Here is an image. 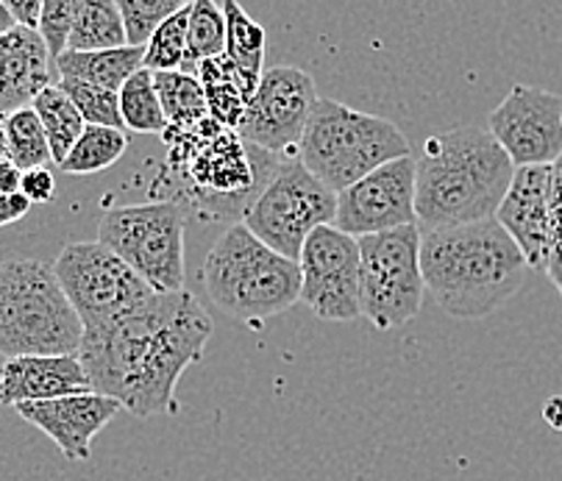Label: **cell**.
<instances>
[{
	"label": "cell",
	"instance_id": "9a60e30c",
	"mask_svg": "<svg viewBox=\"0 0 562 481\" xmlns=\"http://www.w3.org/2000/svg\"><path fill=\"white\" fill-rule=\"evenodd\" d=\"M415 221V156H398L376 167L366 179L337 192L335 223L351 237L393 232Z\"/></svg>",
	"mask_w": 562,
	"mask_h": 481
},
{
	"label": "cell",
	"instance_id": "484cf974",
	"mask_svg": "<svg viewBox=\"0 0 562 481\" xmlns=\"http://www.w3.org/2000/svg\"><path fill=\"white\" fill-rule=\"evenodd\" d=\"M128 148H132V139L123 128L87 125L70 148V154L59 165V170L70 172V176H92V172L109 170L112 165H117Z\"/></svg>",
	"mask_w": 562,
	"mask_h": 481
},
{
	"label": "cell",
	"instance_id": "8d00e7d4",
	"mask_svg": "<svg viewBox=\"0 0 562 481\" xmlns=\"http://www.w3.org/2000/svg\"><path fill=\"white\" fill-rule=\"evenodd\" d=\"M3 3L12 12V18L18 20V25H25V29L40 25V12H43L45 0H3Z\"/></svg>",
	"mask_w": 562,
	"mask_h": 481
},
{
	"label": "cell",
	"instance_id": "4dcf8cb0",
	"mask_svg": "<svg viewBox=\"0 0 562 481\" xmlns=\"http://www.w3.org/2000/svg\"><path fill=\"white\" fill-rule=\"evenodd\" d=\"M59 87L65 96L70 98L78 114L85 118L87 125H112V128H123V118H120V96L117 90H106V87H95V83L76 81V78H61Z\"/></svg>",
	"mask_w": 562,
	"mask_h": 481
},
{
	"label": "cell",
	"instance_id": "836d02e7",
	"mask_svg": "<svg viewBox=\"0 0 562 481\" xmlns=\"http://www.w3.org/2000/svg\"><path fill=\"white\" fill-rule=\"evenodd\" d=\"M546 273L562 295V156L551 165V245Z\"/></svg>",
	"mask_w": 562,
	"mask_h": 481
},
{
	"label": "cell",
	"instance_id": "ac0fdd59",
	"mask_svg": "<svg viewBox=\"0 0 562 481\" xmlns=\"http://www.w3.org/2000/svg\"><path fill=\"white\" fill-rule=\"evenodd\" d=\"M54 70V59L40 31L14 25L0 34V118L31 107L34 98L50 87Z\"/></svg>",
	"mask_w": 562,
	"mask_h": 481
},
{
	"label": "cell",
	"instance_id": "d4e9b609",
	"mask_svg": "<svg viewBox=\"0 0 562 481\" xmlns=\"http://www.w3.org/2000/svg\"><path fill=\"white\" fill-rule=\"evenodd\" d=\"M31 109H34L36 118H40V123H43L45 128L50 161L61 165L65 156L70 154L72 145H76V139L81 137V131L87 128L85 118L78 114V109L72 107V101L65 96V90H61L59 83L45 87V90L34 98Z\"/></svg>",
	"mask_w": 562,
	"mask_h": 481
},
{
	"label": "cell",
	"instance_id": "6da1fadb",
	"mask_svg": "<svg viewBox=\"0 0 562 481\" xmlns=\"http://www.w3.org/2000/svg\"><path fill=\"white\" fill-rule=\"evenodd\" d=\"M212 328L192 292H154L109 326L85 332L76 357L92 390L134 417L168 415L181 373L204 357Z\"/></svg>",
	"mask_w": 562,
	"mask_h": 481
},
{
	"label": "cell",
	"instance_id": "f1b7e54d",
	"mask_svg": "<svg viewBox=\"0 0 562 481\" xmlns=\"http://www.w3.org/2000/svg\"><path fill=\"white\" fill-rule=\"evenodd\" d=\"M3 128H7L9 159H12L20 170L48 165V137H45V128L43 123H40V118H36L34 109L23 107L18 109V112L3 114Z\"/></svg>",
	"mask_w": 562,
	"mask_h": 481
},
{
	"label": "cell",
	"instance_id": "30bf717a",
	"mask_svg": "<svg viewBox=\"0 0 562 481\" xmlns=\"http://www.w3.org/2000/svg\"><path fill=\"white\" fill-rule=\"evenodd\" d=\"M337 192L317 181L299 156L281 159L257 201L243 214V226L268 248L299 261L304 239L317 226L335 223Z\"/></svg>",
	"mask_w": 562,
	"mask_h": 481
},
{
	"label": "cell",
	"instance_id": "f35d334b",
	"mask_svg": "<svg viewBox=\"0 0 562 481\" xmlns=\"http://www.w3.org/2000/svg\"><path fill=\"white\" fill-rule=\"evenodd\" d=\"M14 25H18V20L12 18V12L7 9V3L0 0V34H7V31H12Z\"/></svg>",
	"mask_w": 562,
	"mask_h": 481
},
{
	"label": "cell",
	"instance_id": "74e56055",
	"mask_svg": "<svg viewBox=\"0 0 562 481\" xmlns=\"http://www.w3.org/2000/svg\"><path fill=\"white\" fill-rule=\"evenodd\" d=\"M20 181H23V170L12 159L0 161V195L20 192Z\"/></svg>",
	"mask_w": 562,
	"mask_h": 481
},
{
	"label": "cell",
	"instance_id": "4fadbf2b",
	"mask_svg": "<svg viewBox=\"0 0 562 481\" xmlns=\"http://www.w3.org/2000/svg\"><path fill=\"white\" fill-rule=\"evenodd\" d=\"M301 301L321 321L359 317V239L337 226H317L299 256Z\"/></svg>",
	"mask_w": 562,
	"mask_h": 481
},
{
	"label": "cell",
	"instance_id": "83f0119b",
	"mask_svg": "<svg viewBox=\"0 0 562 481\" xmlns=\"http://www.w3.org/2000/svg\"><path fill=\"white\" fill-rule=\"evenodd\" d=\"M226 48V14L215 0H192L187 18V67L195 72L198 61L221 56Z\"/></svg>",
	"mask_w": 562,
	"mask_h": 481
},
{
	"label": "cell",
	"instance_id": "ba28073f",
	"mask_svg": "<svg viewBox=\"0 0 562 481\" xmlns=\"http://www.w3.org/2000/svg\"><path fill=\"white\" fill-rule=\"evenodd\" d=\"M187 212L176 201H150L103 212L98 243L126 261L154 292L184 290Z\"/></svg>",
	"mask_w": 562,
	"mask_h": 481
},
{
	"label": "cell",
	"instance_id": "cb8c5ba5",
	"mask_svg": "<svg viewBox=\"0 0 562 481\" xmlns=\"http://www.w3.org/2000/svg\"><path fill=\"white\" fill-rule=\"evenodd\" d=\"M128 45L126 23L114 0H85L67 36V51H109Z\"/></svg>",
	"mask_w": 562,
	"mask_h": 481
},
{
	"label": "cell",
	"instance_id": "ffe728a7",
	"mask_svg": "<svg viewBox=\"0 0 562 481\" xmlns=\"http://www.w3.org/2000/svg\"><path fill=\"white\" fill-rule=\"evenodd\" d=\"M145 45H123L109 51H65L54 59L59 78L95 83L106 90H117L143 67Z\"/></svg>",
	"mask_w": 562,
	"mask_h": 481
},
{
	"label": "cell",
	"instance_id": "7402d4cb",
	"mask_svg": "<svg viewBox=\"0 0 562 481\" xmlns=\"http://www.w3.org/2000/svg\"><path fill=\"white\" fill-rule=\"evenodd\" d=\"M198 81L204 83L206 92V107H210V118L217 120L226 128L237 131L239 120L246 114L248 96L246 83L237 76V70L232 67V61L226 59V54L212 56V59L198 61L195 67Z\"/></svg>",
	"mask_w": 562,
	"mask_h": 481
},
{
	"label": "cell",
	"instance_id": "4316f807",
	"mask_svg": "<svg viewBox=\"0 0 562 481\" xmlns=\"http://www.w3.org/2000/svg\"><path fill=\"white\" fill-rule=\"evenodd\" d=\"M120 118L123 125L137 134H159L162 137L168 128V118L162 112V103L156 96L154 72L139 67L123 87H120Z\"/></svg>",
	"mask_w": 562,
	"mask_h": 481
},
{
	"label": "cell",
	"instance_id": "44dd1931",
	"mask_svg": "<svg viewBox=\"0 0 562 481\" xmlns=\"http://www.w3.org/2000/svg\"><path fill=\"white\" fill-rule=\"evenodd\" d=\"M223 14H226V59L237 70V76L246 83L248 96L254 98L259 81H262L265 67V29L239 7L237 0H223Z\"/></svg>",
	"mask_w": 562,
	"mask_h": 481
},
{
	"label": "cell",
	"instance_id": "ab89813d",
	"mask_svg": "<svg viewBox=\"0 0 562 481\" xmlns=\"http://www.w3.org/2000/svg\"><path fill=\"white\" fill-rule=\"evenodd\" d=\"M9 159V148H7V128H3V118H0V161Z\"/></svg>",
	"mask_w": 562,
	"mask_h": 481
},
{
	"label": "cell",
	"instance_id": "7a4b0ae2",
	"mask_svg": "<svg viewBox=\"0 0 562 481\" xmlns=\"http://www.w3.org/2000/svg\"><path fill=\"white\" fill-rule=\"evenodd\" d=\"M527 259L496 217L420 232L426 290L457 321H482L502 310L527 281Z\"/></svg>",
	"mask_w": 562,
	"mask_h": 481
},
{
	"label": "cell",
	"instance_id": "3957f363",
	"mask_svg": "<svg viewBox=\"0 0 562 481\" xmlns=\"http://www.w3.org/2000/svg\"><path fill=\"white\" fill-rule=\"evenodd\" d=\"M515 165L487 128L465 125L426 139L415 156V221L420 232L496 217Z\"/></svg>",
	"mask_w": 562,
	"mask_h": 481
},
{
	"label": "cell",
	"instance_id": "5b68a950",
	"mask_svg": "<svg viewBox=\"0 0 562 481\" xmlns=\"http://www.w3.org/2000/svg\"><path fill=\"white\" fill-rule=\"evenodd\" d=\"M204 292L223 315L259 328L301 301V268L234 223L206 254Z\"/></svg>",
	"mask_w": 562,
	"mask_h": 481
},
{
	"label": "cell",
	"instance_id": "d6a6232c",
	"mask_svg": "<svg viewBox=\"0 0 562 481\" xmlns=\"http://www.w3.org/2000/svg\"><path fill=\"white\" fill-rule=\"evenodd\" d=\"M81 7H85V0H45L43 3L36 31L43 34L50 59H56V56L67 51V36H70V29Z\"/></svg>",
	"mask_w": 562,
	"mask_h": 481
},
{
	"label": "cell",
	"instance_id": "e0dca14e",
	"mask_svg": "<svg viewBox=\"0 0 562 481\" xmlns=\"http://www.w3.org/2000/svg\"><path fill=\"white\" fill-rule=\"evenodd\" d=\"M496 221L515 239L529 270L546 273L551 245V165L515 167Z\"/></svg>",
	"mask_w": 562,
	"mask_h": 481
},
{
	"label": "cell",
	"instance_id": "d590c367",
	"mask_svg": "<svg viewBox=\"0 0 562 481\" xmlns=\"http://www.w3.org/2000/svg\"><path fill=\"white\" fill-rule=\"evenodd\" d=\"M31 206H34V203H31L23 192H9V195H0V228L23 221L25 214L31 212Z\"/></svg>",
	"mask_w": 562,
	"mask_h": 481
},
{
	"label": "cell",
	"instance_id": "f546056e",
	"mask_svg": "<svg viewBox=\"0 0 562 481\" xmlns=\"http://www.w3.org/2000/svg\"><path fill=\"white\" fill-rule=\"evenodd\" d=\"M187 18H190V7L184 12L173 14L165 20L159 29L150 34L145 42L143 67L150 72H168V70H184L187 67Z\"/></svg>",
	"mask_w": 562,
	"mask_h": 481
},
{
	"label": "cell",
	"instance_id": "52a82bcc",
	"mask_svg": "<svg viewBox=\"0 0 562 481\" xmlns=\"http://www.w3.org/2000/svg\"><path fill=\"white\" fill-rule=\"evenodd\" d=\"M295 156L331 192H342L376 167L409 156V143L393 120L317 98Z\"/></svg>",
	"mask_w": 562,
	"mask_h": 481
},
{
	"label": "cell",
	"instance_id": "2e32d148",
	"mask_svg": "<svg viewBox=\"0 0 562 481\" xmlns=\"http://www.w3.org/2000/svg\"><path fill=\"white\" fill-rule=\"evenodd\" d=\"M20 417L43 434H48L50 443L65 454L70 462H85L92 454V440L103 426L114 421V415L123 412L120 401L109 399L103 392H72L61 399L50 401H29V404L14 406Z\"/></svg>",
	"mask_w": 562,
	"mask_h": 481
},
{
	"label": "cell",
	"instance_id": "7c38bea8",
	"mask_svg": "<svg viewBox=\"0 0 562 481\" xmlns=\"http://www.w3.org/2000/svg\"><path fill=\"white\" fill-rule=\"evenodd\" d=\"M315 103L317 90L310 72L293 65L270 67L262 72V81L248 101L237 134L243 143L270 154H295Z\"/></svg>",
	"mask_w": 562,
	"mask_h": 481
},
{
	"label": "cell",
	"instance_id": "8fae6325",
	"mask_svg": "<svg viewBox=\"0 0 562 481\" xmlns=\"http://www.w3.org/2000/svg\"><path fill=\"white\" fill-rule=\"evenodd\" d=\"M54 270L85 332L109 326L154 295V287L103 243L65 245Z\"/></svg>",
	"mask_w": 562,
	"mask_h": 481
},
{
	"label": "cell",
	"instance_id": "9c48e42d",
	"mask_svg": "<svg viewBox=\"0 0 562 481\" xmlns=\"http://www.w3.org/2000/svg\"><path fill=\"white\" fill-rule=\"evenodd\" d=\"M424 292L418 223L359 237V315L371 326H407L424 306Z\"/></svg>",
	"mask_w": 562,
	"mask_h": 481
},
{
	"label": "cell",
	"instance_id": "1f68e13d",
	"mask_svg": "<svg viewBox=\"0 0 562 481\" xmlns=\"http://www.w3.org/2000/svg\"><path fill=\"white\" fill-rule=\"evenodd\" d=\"M126 23L128 45H145L159 25L184 12L192 0H114Z\"/></svg>",
	"mask_w": 562,
	"mask_h": 481
},
{
	"label": "cell",
	"instance_id": "603a6c76",
	"mask_svg": "<svg viewBox=\"0 0 562 481\" xmlns=\"http://www.w3.org/2000/svg\"><path fill=\"white\" fill-rule=\"evenodd\" d=\"M154 87L159 103H162L165 118H168V128L190 131L210 118L204 83L198 81L195 72H154Z\"/></svg>",
	"mask_w": 562,
	"mask_h": 481
},
{
	"label": "cell",
	"instance_id": "d6986e66",
	"mask_svg": "<svg viewBox=\"0 0 562 481\" xmlns=\"http://www.w3.org/2000/svg\"><path fill=\"white\" fill-rule=\"evenodd\" d=\"M92 384L78 357H12L0 368V404L50 401L72 392H90Z\"/></svg>",
	"mask_w": 562,
	"mask_h": 481
},
{
	"label": "cell",
	"instance_id": "e575fe53",
	"mask_svg": "<svg viewBox=\"0 0 562 481\" xmlns=\"http://www.w3.org/2000/svg\"><path fill=\"white\" fill-rule=\"evenodd\" d=\"M20 192H23L31 203H50L56 198L54 172H50L48 167H31V170H23Z\"/></svg>",
	"mask_w": 562,
	"mask_h": 481
},
{
	"label": "cell",
	"instance_id": "8992f818",
	"mask_svg": "<svg viewBox=\"0 0 562 481\" xmlns=\"http://www.w3.org/2000/svg\"><path fill=\"white\" fill-rule=\"evenodd\" d=\"M85 337L54 265L0 261V357H76Z\"/></svg>",
	"mask_w": 562,
	"mask_h": 481
},
{
	"label": "cell",
	"instance_id": "5bb4252c",
	"mask_svg": "<svg viewBox=\"0 0 562 481\" xmlns=\"http://www.w3.org/2000/svg\"><path fill=\"white\" fill-rule=\"evenodd\" d=\"M487 131L515 167L554 165L562 156V98L515 83L487 118Z\"/></svg>",
	"mask_w": 562,
	"mask_h": 481
},
{
	"label": "cell",
	"instance_id": "277c9868",
	"mask_svg": "<svg viewBox=\"0 0 562 481\" xmlns=\"http://www.w3.org/2000/svg\"><path fill=\"white\" fill-rule=\"evenodd\" d=\"M168 165L187 198L206 214L237 221L257 201L284 156L243 143L234 128L206 118L190 131L165 128Z\"/></svg>",
	"mask_w": 562,
	"mask_h": 481
}]
</instances>
